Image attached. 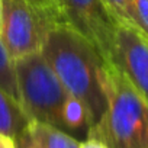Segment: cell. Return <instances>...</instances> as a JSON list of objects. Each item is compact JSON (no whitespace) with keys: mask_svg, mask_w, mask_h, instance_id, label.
<instances>
[{"mask_svg":"<svg viewBox=\"0 0 148 148\" xmlns=\"http://www.w3.org/2000/svg\"><path fill=\"white\" fill-rule=\"evenodd\" d=\"M60 128L68 134L79 132L87 138V134L92 128V118L82 100L68 95L62 110H61V125Z\"/></svg>","mask_w":148,"mask_h":148,"instance_id":"cell-9","label":"cell"},{"mask_svg":"<svg viewBox=\"0 0 148 148\" xmlns=\"http://www.w3.org/2000/svg\"><path fill=\"white\" fill-rule=\"evenodd\" d=\"M131 9L136 28L148 38V0H131Z\"/></svg>","mask_w":148,"mask_h":148,"instance_id":"cell-12","label":"cell"},{"mask_svg":"<svg viewBox=\"0 0 148 148\" xmlns=\"http://www.w3.org/2000/svg\"><path fill=\"white\" fill-rule=\"evenodd\" d=\"M62 23L87 38L108 61L118 22L102 0H54Z\"/></svg>","mask_w":148,"mask_h":148,"instance_id":"cell-5","label":"cell"},{"mask_svg":"<svg viewBox=\"0 0 148 148\" xmlns=\"http://www.w3.org/2000/svg\"><path fill=\"white\" fill-rule=\"evenodd\" d=\"M108 61L123 74L148 103V38L138 28L119 23Z\"/></svg>","mask_w":148,"mask_h":148,"instance_id":"cell-6","label":"cell"},{"mask_svg":"<svg viewBox=\"0 0 148 148\" xmlns=\"http://www.w3.org/2000/svg\"><path fill=\"white\" fill-rule=\"evenodd\" d=\"M41 54L68 95L84 103L95 126L106 109L103 55L87 38L65 23L51 28Z\"/></svg>","mask_w":148,"mask_h":148,"instance_id":"cell-1","label":"cell"},{"mask_svg":"<svg viewBox=\"0 0 148 148\" xmlns=\"http://www.w3.org/2000/svg\"><path fill=\"white\" fill-rule=\"evenodd\" d=\"M15 73L19 102L31 121L60 128L61 110L68 92L41 51L15 58Z\"/></svg>","mask_w":148,"mask_h":148,"instance_id":"cell-3","label":"cell"},{"mask_svg":"<svg viewBox=\"0 0 148 148\" xmlns=\"http://www.w3.org/2000/svg\"><path fill=\"white\" fill-rule=\"evenodd\" d=\"M0 148H16L13 136L0 132Z\"/></svg>","mask_w":148,"mask_h":148,"instance_id":"cell-14","label":"cell"},{"mask_svg":"<svg viewBox=\"0 0 148 148\" xmlns=\"http://www.w3.org/2000/svg\"><path fill=\"white\" fill-rule=\"evenodd\" d=\"M80 148H109V147L96 138H86L84 141L80 142Z\"/></svg>","mask_w":148,"mask_h":148,"instance_id":"cell-13","label":"cell"},{"mask_svg":"<svg viewBox=\"0 0 148 148\" xmlns=\"http://www.w3.org/2000/svg\"><path fill=\"white\" fill-rule=\"evenodd\" d=\"M13 139L16 148H80L82 142L61 128L41 121H31Z\"/></svg>","mask_w":148,"mask_h":148,"instance_id":"cell-7","label":"cell"},{"mask_svg":"<svg viewBox=\"0 0 148 148\" xmlns=\"http://www.w3.org/2000/svg\"><path fill=\"white\" fill-rule=\"evenodd\" d=\"M2 5H3V0H0V31H2Z\"/></svg>","mask_w":148,"mask_h":148,"instance_id":"cell-15","label":"cell"},{"mask_svg":"<svg viewBox=\"0 0 148 148\" xmlns=\"http://www.w3.org/2000/svg\"><path fill=\"white\" fill-rule=\"evenodd\" d=\"M106 5L110 15L115 18L118 23L122 25H132L136 28L134 18H132V9H131V0H102Z\"/></svg>","mask_w":148,"mask_h":148,"instance_id":"cell-11","label":"cell"},{"mask_svg":"<svg viewBox=\"0 0 148 148\" xmlns=\"http://www.w3.org/2000/svg\"><path fill=\"white\" fill-rule=\"evenodd\" d=\"M105 92L106 109L87 138L109 148H148V103L109 61L105 65Z\"/></svg>","mask_w":148,"mask_h":148,"instance_id":"cell-2","label":"cell"},{"mask_svg":"<svg viewBox=\"0 0 148 148\" xmlns=\"http://www.w3.org/2000/svg\"><path fill=\"white\" fill-rule=\"evenodd\" d=\"M0 87L5 89L10 96H13L19 102V92H18L16 73H15V60L10 57L2 38H0Z\"/></svg>","mask_w":148,"mask_h":148,"instance_id":"cell-10","label":"cell"},{"mask_svg":"<svg viewBox=\"0 0 148 148\" xmlns=\"http://www.w3.org/2000/svg\"><path fill=\"white\" fill-rule=\"evenodd\" d=\"M29 122L31 118L26 115L22 105L0 87V132L15 138Z\"/></svg>","mask_w":148,"mask_h":148,"instance_id":"cell-8","label":"cell"},{"mask_svg":"<svg viewBox=\"0 0 148 148\" xmlns=\"http://www.w3.org/2000/svg\"><path fill=\"white\" fill-rule=\"evenodd\" d=\"M60 23L54 0H3L0 38L15 60L39 52L51 28Z\"/></svg>","mask_w":148,"mask_h":148,"instance_id":"cell-4","label":"cell"}]
</instances>
